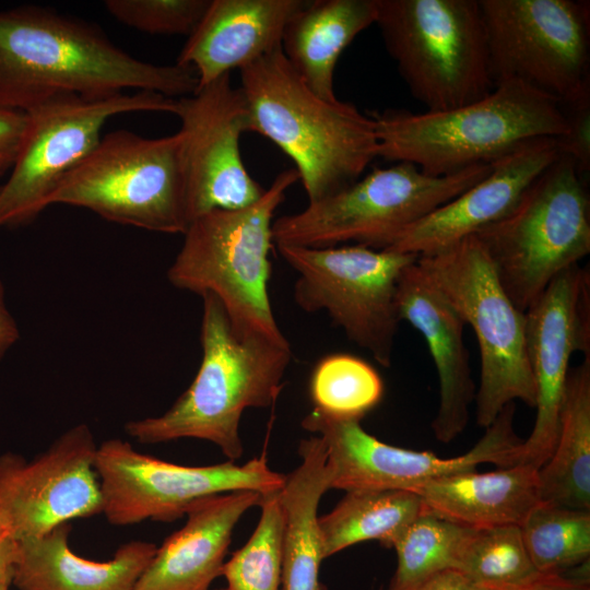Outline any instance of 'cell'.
I'll return each mask as SVG.
<instances>
[{"label":"cell","instance_id":"obj_18","mask_svg":"<svg viewBox=\"0 0 590 590\" xmlns=\"http://www.w3.org/2000/svg\"><path fill=\"white\" fill-rule=\"evenodd\" d=\"M524 316L536 415L518 464L539 470L556 444L570 358L576 352L590 356L589 270L576 264L559 273Z\"/></svg>","mask_w":590,"mask_h":590},{"label":"cell","instance_id":"obj_39","mask_svg":"<svg viewBox=\"0 0 590 590\" xmlns=\"http://www.w3.org/2000/svg\"><path fill=\"white\" fill-rule=\"evenodd\" d=\"M20 328L7 300L5 286L0 276V362L20 340Z\"/></svg>","mask_w":590,"mask_h":590},{"label":"cell","instance_id":"obj_24","mask_svg":"<svg viewBox=\"0 0 590 590\" xmlns=\"http://www.w3.org/2000/svg\"><path fill=\"white\" fill-rule=\"evenodd\" d=\"M414 493L429 510L472 529L520 526L540 503L538 469L528 464L461 472L426 483Z\"/></svg>","mask_w":590,"mask_h":590},{"label":"cell","instance_id":"obj_22","mask_svg":"<svg viewBox=\"0 0 590 590\" xmlns=\"http://www.w3.org/2000/svg\"><path fill=\"white\" fill-rule=\"evenodd\" d=\"M306 2L211 0L176 63L191 68L199 86L240 70L281 46L286 24Z\"/></svg>","mask_w":590,"mask_h":590},{"label":"cell","instance_id":"obj_14","mask_svg":"<svg viewBox=\"0 0 590 590\" xmlns=\"http://www.w3.org/2000/svg\"><path fill=\"white\" fill-rule=\"evenodd\" d=\"M95 471L102 514L114 526L172 522L201 498L238 491L267 495L280 492L285 482V475L272 470L266 456L244 464L228 460L188 467L139 452L121 439L97 446Z\"/></svg>","mask_w":590,"mask_h":590},{"label":"cell","instance_id":"obj_6","mask_svg":"<svg viewBox=\"0 0 590 590\" xmlns=\"http://www.w3.org/2000/svg\"><path fill=\"white\" fill-rule=\"evenodd\" d=\"M495 272L521 311L590 252V199L575 162L558 153L512 210L481 228Z\"/></svg>","mask_w":590,"mask_h":590},{"label":"cell","instance_id":"obj_23","mask_svg":"<svg viewBox=\"0 0 590 590\" xmlns=\"http://www.w3.org/2000/svg\"><path fill=\"white\" fill-rule=\"evenodd\" d=\"M70 531L67 522L17 542L12 576L17 590H132L157 550L151 542L133 540L119 546L109 560H90L71 551Z\"/></svg>","mask_w":590,"mask_h":590},{"label":"cell","instance_id":"obj_26","mask_svg":"<svg viewBox=\"0 0 590 590\" xmlns=\"http://www.w3.org/2000/svg\"><path fill=\"white\" fill-rule=\"evenodd\" d=\"M298 455L300 463L285 475L280 492L285 520L281 590H324L318 506L330 488L323 440L317 435L303 439Z\"/></svg>","mask_w":590,"mask_h":590},{"label":"cell","instance_id":"obj_30","mask_svg":"<svg viewBox=\"0 0 590 590\" xmlns=\"http://www.w3.org/2000/svg\"><path fill=\"white\" fill-rule=\"evenodd\" d=\"M472 530L424 506L391 542L397 568L389 590H405L438 571L455 568L459 551Z\"/></svg>","mask_w":590,"mask_h":590},{"label":"cell","instance_id":"obj_4","mask_svg":"<svg viewBox=\"0 0 590 590\" xmlns=\"http://www.w3.org/2000/svg\"><path fill=\"white\" fill-rule=\"evenodd\" d=\"M369 115L376 123L378 157L412 163L430 176L491 164L526 143L557 139L568 130L556 98L516 80L450 110L386 109Z\"/></svg>","mask_w":590,"mask_h":590},{"label":"cell","instance_id":"obj_13","mask_svg":"<svg viewBox=\"0 0 590 590\" xmlns=\"http://www.w3.org/2000/svg\"><path fill=\"white\" fill-rule=\"evenodd\" d=\"M298 274L294 299L306 312L326 311L346 338L390 367L400 322L397 282L418 256L359 245L331 248L278 246Z\"/></svg>","mask_w":590,"mask_h":590},{"label":"cell","instance_id":"obj_3","mask_svg":"<svg viewBox=\"0 0 590 590\" xmlns=\"http://www.w3.org/2000/svg\"><path fill=\"white\" fill-rule=\"evenodd\" d=\"M201 298L202 359L194 379L165 413L130 421L125 430L146 445L208 440L235 461L244 452L241 415L246 409L269 408L276 401L292 358L291 345L237 333L214 295Z\"/></svg>","mask_w":590,"mask_h":590},{"label":"cell","instance_id":"obj_8","mask_svg":"<svg viewBox=\"0 0 590 590\" xmlns=\"http://www.w3.org/2000/svg\"><path fill=\"white\" fill-rule=\"evenodd\" d=\"M491 164L430 176L412 163L375 168L300 212L273 221L276 246L331 248L351 245L382 250L406 228L484 178Z\"/></svg>","mask_w":590,"mask_h":590},{"label":"cell","instance_id":"obj_29","mask_svg":"<svg viewBox=\"0 0 590 590\" xmlns=\"http://www.w3.org/2000/svg\"><path fill=\"white\" fill-rule=\"evenodd\" d=\"M520 530L540 574L564 575L589 565L590 510L539 503Z\"/></svg>","mask_w":590,"mask_h":590},{"label":"cell","instance_id":"obj_38","mask_svg":"<svg viewBox=\"0 0 590 590\" xmlns=\"http://www.w3.org/2000/svg\"><path fill=\"white\" fill-rule=\"evenodd\" d=\"M405 590H488L455 568L438 571Z\"/></svg>","mask_w":590,"mask_h":590},{"label":"cell","instance_id":"obj_33","mask_svg":"<svg viewBox=\"0 0 590 590\" xmlns=\"http://www.w3.org/2000/svg\"><path fill=\"white\" fill-rule=\"evenodd\" d=\"M280 492L262 495L255 531L225 560L226 590H281L285 520Z\"/></svg>","mask_w":590,"mask_h":590},{"label":"cell","instance_id":"obj_37","mask_svg":"<svg viewBox=\"0 0 590 590\" xmlns=\"http://www.w3.org/2000/svg\"><path fill=\"white\" fill-rule=\"evenodd\" d=\"M507 590H590L589 566L564 575H541L522 586Z\"/></svg>","mask_w":590,"mask_h":590},{"label":"cell","instance_id":"obj_17","mask_svg":"<svg viewBox=\"0 0 590 590\" xmlns=\"http://www.w3.org/2000/svg\"><path fill=\"white\" fill-rule=\"evenodd\" d=\"M97 445L86 424L72 426L32 460L0 455V512L16 542L72 519L102 514Z\"/></svg>","mask_w":590,"mask_h":590},{"label":"cell","instance_id":"obj_15","mask_svg":"<svg viewBox=\"0 0 590 590\" xmlns=\"http://www.w3.org/2000/svg\"><path fill=\"white\" fill-rule=\"evenodd\" d=\"M515 402L507 404L468 452L440 458L380 441L358 420L338 418L314 408L302 421L327 450L329 488L401 489L415 492L432 481L473 471L482 463L498 468L518 464L522 439L514 428Z\"/></svg>","mask_w":590,"mask_h":590},{"label":"cell","instance_id":"obj_7","mask_svg":"<svg viewBox=\"0 0 590 590\" xmlns=\"http://www.w3.org/2000/svg\"><path fill=\"white\" fill-rule=\"evenodd\" d=\"M375 24L425 111L455 109L494 90L479 0H377Z\"/></svg>","mask_w":590,"mask_h":590},{"label":"cell","instance_id":"obj_36","mask_svg":"<svg viewBox=\"0 0 590 590\" xmlns=\"http://www.w3.org/2000/svg\"><path fill=\"white\" fill-rule=\"evenodd\" d=\"M26 127V113L0 102V178L9 174Z\"/></svg>","mask_w":590,"mask_h":590},{"label":"cell","instance_id":"obj_34","mask_svg":"<svg viewBox=\"0 0 590 590\" xmlns=\"http://www.w3.org/2000/svg\"><path fill=\"white\" fill-rule=\"evenodd\" d=\"M211 0H107L105 8L118 22L149 34L189 36Z\"/></svg>","mask_w":590,"mask_h":590},{"label":"cell","instance_id":"obj_43","mask_svg":"<svg viewBox=\"0 0 590 590\" xmlns=\"http://www.w3.org/2000/svg\"><path fill=\"white\" fill-rule=\"evenodd\" d=\"M211 590V589H210ZM213 590H226L225 588H222V589H213Z\"/></svg>","mask_w":590,"mask_h":590},{"label":"cell","instance_id":"obj_9","mask_svg":"<svg viewBox=\"0 0 590 590\" xmlns=\"http://www.w3.org/2000/svg\"><path fill=\"white\" fill-rule=\"evenodd\" d=\"M416 263L475 333L480 351L477 425L486 428L516 400L534 408L524 312L507 295L476 235L418 256Z\"/></svg>","mask_w":590,"mask_h":590},{"label":"cell","instance_id":"obj_1","mask_svg":"<svg viewBox=\"0 0 590 590\" xmlns=\"http://www.w3.org/2000/svg\"><path fill=\"white\" fill-rule=\"evenodd\" d=\"M199 86L185 66L142 61L96 25L51 8L0 11V102L26 110L58 93L103 97L145 91L179 98Z\"/></svg>","mask_w":590,"mask_h":590},{"label":"cell","instance_id":"obj_31","mask_svg":"<svg viewBox=\"0 0 590 590\" xmlns=\"http://www.w3.org/2000/svg\"><path fill=\"white\" fill-rule=\"evenodd\" d=\"M455 569L488 590L512 589L542 575L516 524L473 529L459 551Z\"/></svg>","mask_w":590,"mask_h":590},{"label":"cell","instance_id":"obj_16","mask_svg":"<svg viewBox=\"0 0 590 590\" xmlns=\"http://www.w3.org/2000/svg\"><path fill=\"white\" fill-rule=\"evenodd\" d=\"M189 221L257 202L266 189L248 173L239 140L248 131L244 95L225 74L177 98ZM190 224V223H189Z\"/></svg>","mask_w":590,"mask_h":590},{"label":"cell","instance_id":"obj_2","mask_svg":"<svg viewBox=\"0 0 590 590\" xmlns=\"http://www.w3.org/2000/svg\"><path fill=\"white\" fill-rule=\"evenodd\" d=\"M239 73L248 131L266 137L293 161L309 202L353 184L378 157L373 117L352 103L315 94L281 46Z\"/></svg>","mask_w":590,"mask_h":590},{"label":"cell","instance_id":"obj_42","mask_svg":"<svg viewBox=\"0 0 590 590\" xmlns=\"http://www.w3.org/2000/svg\"><path fill=\"white\" fill-rule=\"evenodd\" d=\"M12 585V577L3 580L1 583H0V590H9L10 586Z\"/></svg>","mask_w":590,"mask_h":590},{"label":"cell","instance_id":"obj_10","mask_svg":"<svg viewBox=\"0 0 590 590\" xmlns=\"http://www.w3.org/2000/svg\"><path fill=\"white\" fill-rule=\"evenodd\" d=\"M52 204L84 208L151 232L184 234L190 221L180 133L154 139L125 129L106 133L62 179Z\"/></svg>","mask_w":590,"mask_h":590},{"label":"cell","instance_id":"obj_5","mask_svg":"<svg viewBox=\"0 0 590 590\" xmlns=\"http://www.w3.org/2000/svg\"><path fill=\"white\" fill-rule=\"evenodd\" d=\"M299 180L295 168L280 173L262 197L237 210H213L190 222L167 279L179 290L214 295L239 334L290 344L269 297L273 216Z\"/></svg>","mask_w":590,"mask_h":590},{"label":"cell","instance_id":"obj_41","mask_svg":"<svg viewBox=\"0 0 590 590\" xmlns=\"http://www.w3.org/2000/svg\"><path fill=\"white\" fill-rule=\"evenodd\" d=\"M9 536H10V531H9L8 524L0 512V542Z\"/></svg>","mask_w":590,"mask_h":590},{"label":"cell","instance_id":"obj_20","mask_svg":"<svg viewBox=\"0 0 590 590\" xmlns=\"http://www.w3.org/2000/svg\"><path fill=\"white\" fill-rule=\"evenodd\" d=\"M396 305L400 321L410 323L427 344L439 382L432 428L436 439L450 442L467 427L469 408L475 399L463 340L465 323L416 261L399 275Z\"/></svg>","mask_w":590,"mask_h":590},{"label":"cell","instance_id":"obj_25","mask_svg":"<svg viewBox=\"0 0 590 590\" xmlns=\"http://www.w3.org/2000/svg\"><path fill=\"white\" fill-rule=\"evenodd\" d=\"M377 0H307L286 24L281 49L318 96L335 101L333 76L343 50L375 24Z\"/></svg>","mask_w":590,"mask_h":590},{"label":"cell","instance_id":"obj_21","mask_svg":"<svg viewBox=\"0 0 590 590\" xmlns=\"http://www.w3.org/2000/svg\"><path fill=\"white\" fill-rule=\"evenodd\" d=\"M261 498L257 492L238 491L194 502L184 527L157 547L132 590H210L222 576L234 528Z\"/></svg>","mask_w":590,"mask_h":590},{"label":"cell","instance_id":"obj_19","mask_svg":"<svg viewBox=\"0 0 590 590\" xmlns=\"http://www.w3.org/2000/svg\"><path fill=\"white\" fill-rule=\"evenodd\" d=\"M558 153L554 138L523 144L491 163L484 178L406 228L382 250L423 256L476 234L507 215Z\"/></svg>","mask_w":590,"mask_h":590},{"label":"cell","instance_id":"obj_11","mask_svg":"<svg viewBox=\"0 0 590 590\" xmlns=\"http://www.w3.org/2000/svg\"><path fill=\"white\" fill-rule=\"evenodd\" d=\"M176 110L177 98L145 91L103 97L58 93L27 108L17 155L0 185V231L28 224L50 206L57 187L96 148L111 117Z\"/></svg>","mask_w":590,"mask_h":590},{"label":"cell","instance_id":"obj_12","mask_svg":"<svg viewBox=\"0 0 590 590\" xmlns=\"http://www.w3.org/2000/svg\"><path fill=\"white\" fill-rule=\"evenodd\" d=\"M494 85L516 80L562 106L590 98V2L479 0Z\"/></svg>","mask_w":590,"mask_h":590},{"label":"cell","instance_id":"obj_27","mask_svg":"<svg viewBox=\"0 0 590 590\" xmlns=\"http://www.w3.org/2000/svg\"><path fill=\"white\" fill-rule=\"evenodd\" d=\"M538 483L540 503L590 510V356L569 369L556 444Z\"/></svg>","mask_w":590,"mask_h":590},{"label":"cell","instance_id":"obj_35","mask_svg":"<svg viewBox=\"0 0 590 590\" xmlns=\"http://www.w3.org/2000/svg\"><path fill=\"white\" fill-rule=\"evenodd\" d=\"M562 107L568 130L556 139L558 151L575 162L586 179L590 172V98Z\"/></svg>","mask_w":590,"mask_h":590},{"label":"cell","instance_id":"obj_40","mask_svg":"<svg viewBox=\"0 0 590 590\" xmlns=\"http://www.w3.org/2000/svg\"><path fill=\"white\" fill-rule=\"evenodd\" d=\"M17 553V542L12 538L9 536L0 542V583L13 576Z\"/></svg>","mask_w":590,"mask_h":590},{"label":"cell","instance_id":"obj_28","mask_svg":"<svg viewBox=\"0 0 590 590\" xmlns=\"http://www.w3.org/2000/svg\"><path fill=\"white\" fill-rule=\"evenodd\" d=\"M423 509L421 497L411 491H349L330 512L318 519L323 557L370 540L390 547Z\"/></svg>","mask_w":590,"mask_h":590},{"label":"cell","instance_id":"obj_32","mask_svg":"<svg viewBox=\"0 0 590 590\" xmlns=\"http://www.w3.org/2000/svg\"><path fill=\"white\" fill-rule=\"evenodd\" d=\"M384 382L367 362L351 354H330L314 367L309 392L315 408L338 417L361 421L381 401Z\"/></svg>","mask_w":590,"mask_h":590}]
</instances>
